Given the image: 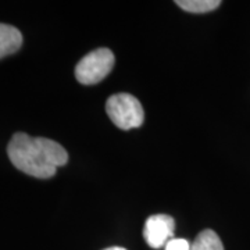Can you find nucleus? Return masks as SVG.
I'll list each match as a JSON object with an SVG mask.
<instances>
[{
    "mask_svg": "<svg viewBox=\"0 0 250 250\" xmlns=\"http://www.w3.org/2000/svg\"><path fill=\"white\" fill-rule=\"evenodd\" d=\"M7 154L17 170L39 179L54 177L57 168L68 161V153L60 143L47 138H34L24 132L13 135Z\"/></svg>",
    "mask_w": 250,
    "mask_h": 250,
    "instance_id": "1",
    "label": "nucleus"
},
{
    "mask_svg": "<svg viewBox=\"0 0 250 250\" xmlns=\"http://www.w3.org/2000/svg\"><path fill=\"white\" fill-rule=\"evenodd\" d=\"M106 111L113 124L120 129H132L143 124L145 111L138 99L129 93H117L107 99Z\"/></svg>",
    "mask_w": 250,
    "mask_h": 250,
    "instance_id": "2",
    "label": "nucleus"
},
{
    "mask_svg": "<svg viewBox=\"0 0 250 250\" xmlns=\"http://www.w3.org/2000/svg\"><path fill=\"white\" fill-rule=\"evenodd\" d=\"M114 67V54L107 47H100L82 57L75 67V78L83 85H95L104 80Z\"/></svg>",
    "mask_w": 250,
    "mask_h": 250,
    "instance_id": "3",
    "label": "nucleus"
},
{
    "mask_svg": "<svg viewBox=\"0 0 250 250\" xmlns=\"http://www.w3.org/2000/svg\"><path fill=\"white\" fill-rule=\"evenodd\" d=\"M175 231V221L174 218L167 214L150 215L143 228V236L146 243L152 249L166 248V245L174 238Z\"/></svg>",
    "mask_w": 250,
    "mask_h": 250,
    "instance_id": "4",
    "label": "nucleus"
},
{
    "mask_svg": "<svg viewBox=\"0 0 250 250\" xmlns=\"http://www.w3.org/2000/svg\"><path fill=\"white\" fill-rule=\"evenodd\" d=\"M22 46V34L17 28L0 22V59L17 53Z\"/></svg>",
    "mask_w": 250,
    "mask_h": 250,
    "instance_id": "5",
    "label": "nucleus"
},
{
    "mask_svg": "<svg viewBox=\"0 0 250 250\" xmlns=\"http://www.w3.org/2000/svg\"><path fill=\"white\" fill-rule=\"evenodd\" d=\"M190 250H224L223 242L213 229H205L192 242Z\"/></svg>",
    "mask_w": 250,
    "mask_h": 250,
    "instance_id": "6",
    "label": "nucleus"
},
{
    "mask_svg": "<svg viewBox=\"0 0 250 250\" xmlns=\"http://www.w3.org/2000/svg\"><path fill=\"white\" fill-rule=\"evenodd\" d=\"M175 4L185 11L200 14V13H208L215 10L218 6H221V1L220 0H177Z\"/></svg>",
    "mask_w": 250,
    "mask_h": 250,
    "instance_id": "7",
    "label": "nucleus"
},
{
    "mask_svg": "<svg viewBox=\"0 0 250 250\" xmlns=\"http://www.w3.org/2000/svg\"><path fill=\"white\" fill-rule=\"evenodd\" d=\"M190 245L187 239L182 238H172L167 245H166V250H190Z\"/></svg>",
    "mask_w": 250,
    "mask_h": 250,
    "instance_id": "8",
    "label": "nucleus"
},
{
    "mask_svg": "<svg viewBox=\"0 0 250 250\" xmlns=\"http://www.w3.org/2000/svg\"><path fill=\"white\" fill-rule=\"evenodd\" d=\"M104 250H126L124 248H118V246H113V248H107V249Z\"/></svg>",
    "mask_w": 250,
    "mask_h": 250,
    "instance_id": "9",
    "label": "nucleus"
}]
</instances>
